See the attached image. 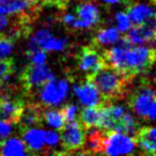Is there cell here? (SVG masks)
I'll return each mask as SVG.
<instances>
[{"mask_svg":"<svg viewBox=\"0 0 156 156\" xmlns=\"http://www.w3.org/2000/svg\"><path fill=\"white\" fill-rule=\"evenodd\" d=\"M87 79L95 86L103 103L110 104L125 95L128 83L132 78L115 67L105 65L95 73L89 74Z\"/></svg>","mask_w":156,"mask_h":156,"instance_id":"1","label":"cell"},{"mask_svg":"<svg viewBox=\"0 0 156 156\" xmlns=\"http://www.w3.org/2000/svg\"><path fill=\"white\" fill-rule=\"evenodd\" d=\"M98 127L105 130H115L126 135H135L139 128L136 120L123 106L106 104L103 107Z\"/></svg>","mask_w":156,"mask_h":156,"instance_id":"2","label":"cell"},{"mask_svg":"<svg viewBox=\"0 0 156 156\" xmlns=\"http://www.w3.org/2000/svg\"><path fill=\"white\" fill-rule=\"evenodd\" d=\"M155 62L154 47H145L142 45L129 46L125 51V63L123 73L129 78L143 72H147Z\"/></svg>","mask_w":156,"mask_h":156,"instance_id":"3","label":"cell"},{"mask_svg":"<svg viewBox=\"0 0 156 156\" xmlns=\"http://www.w3.org/2000/svg\"><path fill=\"white\" fill-rule=\"evenodd\" d=\"M128 106L138 117L145 120H155V91L149 85L138 87L128 98Z\"/></svg>","mask_w":156,"mask_h":156,"instance_id":"4","label":"cell"},{"mask_svg":"<svg viewBox=\"0 0 156 156\" xmlns=\"http://www.w3.org/2000/svg\"><path fill=\"white\" fill-rule=\"evenodd\" d=\"M52 78L54 75L45 65V63L35 64L30 62L20 74V83L27 92H30L33 89L42 88V86H44Z\"/></svg>","mask_w":156,"mask_h":156,"instance_id":"5","label":"cell"},{"mask_svg":"<svg viewBox=\"0 0 156 156\" xmlns=\"http://www.w3.org/2000/svg\"><path fill=\"white\" fill-rule=\"evenodd\" d=\"M60 139L65 153H72L83 149L86 142V133L80 123L76 120L65 123L60 128Z\"/></svg>","mask_w":156,"mask_h":156,"instance_id":"6","label":"cell"},{"mask_svg":"<svg viewBox=\"0 0 156 156\" xmlns=\"http://www.w3.org/2000/svg\"><path fill=\"white\" fill-rule=\"evenodd\" d=\"M136 145L137 143L135 138H132L129 135L115 130H106L103 153L108 155L129 154L134 151Z\"/></svg>","mask_w":156,"mask_h":156,"instance_id":"7","label":"cell"},{"mask_svg":"<svg viewBox=\"0 0 156 156\" xmlns=\"http://www.w3.org/2000/svg\"><path fill=\"white\" fill-rule=\"evenodd\" d=\"M125 32L123 37L130 45H153L155 41V18H152L143 24L134 25V27H129Z\"/></svg>","mask_w":156,"mask_h":156,"instance_id":"8","label":"cell"},{"mask_svg":"<svg viewBox=\"0 0 156 156\" xmlns=\"http://www.w3.org/2000/svg\"><path fill=\"white\" fill-rule=\"evenodd\" d=\"M78 66L83 72L89 74L95 73L100 69L106 65L103 51H98L94 45L85 46L78 52Z\"/></svg>","mask_w":156,"mask_h":156,"instance_id":"9","label":"cell"},{"mask_svg":"<svg viewBox=\"0 0 156 156\" xmlns=\"http://www.w3.org/2000/svg\"><path fill=\"white\" fill-rule=\"evenodd\" d=\"M75 23L73 29H88L100 22V11L91 1H83L76 8Z\"/></svg>","mask_w":156,"mask_h":156,"instance_id":"10","label":"cell"},{"mask_svg":"<svg viewBox=\"0 0 156 156\" xmlns=\"http://www.w3.org/2000/svg\"><path fill=\"white\" fill-rule=\"evenodd\" d=\"M69 85L65 80H56L55 78L48 80L41 88V100L47 106H55L65 98Z\"/></svg>","mask_w":156,"mask_h":156,"instance_id":"11","label":"cell"},{"mask_svg":"<svg viewBox=\"0 0 156 156\" xmlns=\"http://www.w3.org/2000/svg\"><path fill=\"white\" fill-rule=\"evenodd\" d=\"M25 108V103L17 96H0V117L11 124H18L22 112Z\"/></svg>","mask_w":156,"mask_h":156,"instance_id":"12","label":"cell"},{"mask_svg":"<svg viewBox=\"0 0 156 156\" xmlns=\"http://www.w3.org/2000/svg\"><path fill=\"white\" fill-rule=\"evenodd\" d=\"M39 0H0V15H17L29 20V12L35 11Z\"/></svg>","mask_w":156,"mask_h":156,"instance_id":"13","label":"cell"},{"mask_svg":"<svg viewBox=\"0 0 156 156\" xmlns=\"http://www.w3.org/2000/svg\"><path fill=\"white\" fill-rule=\"evenodd\" d=\"M126 3H127L126 14L129 17L132 24H143L152 18H155V11H154V8L151 5H144V3L133 2L130 0Z\"/></svg>","mask_w":156,"mask_h":156,"instance_id":"14","label":"cell"},{"mask_svg":"<svg viewBox=\"0 0 156 156\" xmlns=\"http://www.w3.org/2000/svg\"><path fill=\"white\" fill-rule=\"evenodd\" d=\"M65 44V40L54 37L47 30H41L31 39L30 47H39L44 50H62Z\"/></svg>","mask_w":156,"mask_h":156,"instance_id":"15","label":"cell"},{"mask_svg":"<svg viewBox=\"0 0 156 156\" xmlns=\"http://www.w3.org/2000/svg\"><path fill=\"white\" fill-rule=\"evenodd\" d=\"M74 92L78 96L79 101L86 106H96V105L104 104L95 86L88 79L83 83L76 86L74 88Z\"/></svg>","mask_w":156,"mask_h":156,"instance_id":"16","label":"cell"},{"mask_svg":"<svg viewBox=\"0 0 156 156\" xmlns=\"http://www.w3.org/2000/svg\"><path fill=\"white\" fill-rule=\"evenodd\" d=\"M155 128L153 126H145L138 128L136 135V143L141 147L143 152L147 155L155 156L156 154V137Z\"/></svg>","mask_w":156,"mask_h":156,"instance_id":"17","label":"cell"},{"mask_svg":"<svg viewBox=\"0 0 156 156\" xmlns=\"http://www.w3.org/2000/svg\"><path fill=\"white\" fill-rule=\"evenodd\" d=\"M106 104H100L96 106H88L81 110L78 122L83 127V129H90L94 126L100 125L101 119H102L103 107Z\"/></svg>","mask_w":156,"mask_h":156,"instance_id":"18","label":"cell"},{"mask_svg":"<svg viewBox=\"0 0 156 156\" xmlns=\"http://www.w3.org/2000/svg\"><path fill=\"white\" fill-rule=\"evenodd\" d=\"M44 130L37 128H24L23 129V139L31 153H37L44 149Z\"/></svg>","mask_w":156,"mask_h":156,"instance_id":"19","label":"cell"},{"mask_svg":"<svg viewBox=\"0 0 156 156\" xmlns=\"http://www.w3.org/2000/svg\"><path fill=\"white\" fill-rule=\"evenodd\" d=\"M42 120H43V111L41 110V108L37 105H29L28 107L24 108L18 123L20 124V128L24 129V128L41 125Z\"/></svg>","mask_w":156,"mask_h":156,"instance_id":"20","label":"cell"},{"mask_svg":"<svg viewBox=\"0 0 156 156\" xmlns=\"http://www.w3.org/2000/svg\"><path fill=\"white\" fill-rule=\"evenodd\" d=\"M0 153L2 155H28L32 154L30 150L27 147L25 142L20 139L12 138L5 140L0 145Z\"/></svg>","mask_w":156,"mask_h":156,"instance_id":"21","label":"cell"},{"mask_svg":"<svg viewBox=\"0 0 156 156\" xmlns=\"http://www.w3.org/2000/svg\"><path fill=\"white\" fill-rule=\"evenodd\" d=\"M120 37V31L117 28H107L101 29L94 35L92 43L95 47L106 46L109 44H115Z\"/></svg>","mask_w":156,"mask_h":156,"instance_id":"22","label":"cell"},{"mask_svg":"<svg viewBox=\"0 0 156 156\" xmlns=\"http://www.w3.org/2000/svg\"><path fill=\"white\" fill-rule=\"evenodd\" d=\"M105 130H91L88 136L87 141V151L83 152V154L88 153H103L104 151V143H105Z\"/></svg>","mask_w":156,"mask_h":156,"instance_id":"23","label":"cell"},{"mask_svg":"<svg viewBox=\"0 0 156 156\" xmlns=\"http://www.w3.org/2000/svg\"><path fill=\"white\" fill-rule=\"evenodd\" d=\"M43 119L47 124H49L55 128H58V129H60L65 124L64 117H63L61 110H49L43 112Z\"/></svg>","mask_w":156,"mask_h":156,"instance_id":"24","label":"cell"},{"mask_svg":"<svg viewBox=\"0 0 156 156\" xmlns=\"http://www.w3.org/2000/svg\"><path fill=\"white\" fill-rule=\"evenodd\" d=\"M14 69H15V63L13 59L7 57L0 59V86L10 77V75L14 72Z\"/></svg>","mask_w":156,"mask_h":156,"instance_id":"25","label":"cell"},{"mask_svg":"<svg viewBox=\"0 0 156 156\" xmlns=\"http://www.w3.org/2000/svg\"><path fill=\"white\" fill-rule=\"evenodd\" d=\"M14 37L0 33V59L8 57L14 48Z\"/></svg>","mask_w":156,"mask_h":156,"instance_id":"26","label":"cell"},{"mask_svg":"<svg viewBox=\"0 0 156 156\" xmlns=\"http://www.w3.org/2000/svg\"><path fill=\"white\" fill-rule=\"evenodd\" d=\"M28 57L30 59V62L35 63V64H43L46 60L45 50L39 47H30L28 51Z\"/></svg>","mask_w":156,"mask_h":156,"instance_id":"27","label":"cell"},{"mask_svg":"<svg viewBox=\"0 0 156 156\" xmlns=\"http://www.w3.org/2000/svg\"><path fill=\"white\" fill-rule=\"evenodd\" d=\"M115 20H117L118 28H119L118 30L120 32H125L132 26V23H130V20L127 14H126V12H120V13H118L117 16H115Z\"/></svg>","mask_w":156,"mask_h":156,"instance_id":"28","label":"cell"},{"mask_svg":"<svg viewBox=\"0 0 156 156\" xmlns=\"http://www.w3.org/2000/svg\"><path fill=\"white\" fill-rule=\"evenodd\" d=\"M77 109L78 108L75 106V105H72V104L65 105V106L61 109V112H62L63 117H64L65 123L76 120V113H77Z\"/></svg>","mask_w":156,"mask_h":156,"instance_id":"29","label":"cell"},{"mask_svg":"<svg viewBox=\"0 0 156 156\" xmlns=\"http://www.w3.org/2000/svg\"><path fill=\"white\" fill-rule=\"evenodd\" d=\"M11 133H12L11 123L5 121V120H0V145L9 138Z\"/></svg>","mask_w":156,"mask_h":156,"instance_id":"30","label":"cell"},{"mask_svg":"<svg viewBox=\"0 0 156 156\" xmlns=\"http://www.w3.org/2000/svg\"><path fill=\"white\" fill-rule=\"evenodd\" d=\"M59 136L56 132H51V130H47L44 133V142L45 144L49 145V147H54L59 142Z\"/></svg>","mask_w":156,"mask_h":156,"instance_id":"31","label":"cell"},{"mask_svg":"<svg viewBox=\"0 0 156 156\" xmlns=\"http://www.w3.org/2000/svg\"><path fill=\"white\" fill-rule=\"evenodd\" d=\"M8 24H9V17L7 15H0V33H2V31L7 28Z\"/></svg>","mask_w":156,"mask_h":156,"instance_id":"32","label":"cell"},{"mask_svg":"<svg viewBox=\"0 0 156 156\" xmlns=\"http://www.w3.org/2000/svg\"><path fill=\"white\" fill-rule=\"evenodd\" d=\"M104 2L109 3V5H115V3L120 2H127V0H103Z\"/></svg>","mask_w":156,"mask_h":156,"instance_id":"33","label":"cell"},{"mask_svg":"<svg viewBox=\"0 0 156 156\" xmlns=\"http://www.w3.org/2000/svg\"><path fill=\"white\" fill-rule=\"evenodd\" d=\"M153 1H155V0H153Z\"/></svg>","mask_w":156,"mask_h":156,"instance_id":"34","label":"cell"}]
</instances>
